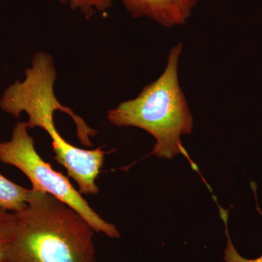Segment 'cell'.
<instances>
[{"instance_id":"cell-11","label":"cell","mask_w":262,"mask_h":262,"mask_svg":"<svg viewBox=\"0 0 262 262\" xmlns=\"http://www.w3.org/2000/svg\"><path fill=\"white\" fill-rule=\"evenodd\" d=\"M1 262H8V261H1Z\"/></svg>"},{"instance_id":"cell-7","label":"cell","mask_w":262,"mask_h":262,"mask_svg":"<svg viewBox=\"0 0 262 262\" xmlns=\"http://www.w3.org/2000/svg\"><path fill=\"white\" fill-rule=\"evenodd\" d=\"M30 189L18 185L0 173V209L17 213L27 205Z\"/></svg>"},{"instance_id":"cell-5","label":"cell","mask_w":262,"mask_h":262,"mask_svg":"<svg viewBox=\"0 0 262 262\" xmlns=\"http://www.w3.org/2000/svg\"><path fill=\"white\" fill-rule=\"evenodd\" d=\"M53 151V159L62 165L68 177L77 183L81 194H98L99 188L96 180L103 168L106 155L102 147L84 149L68 143Z\"/></svg>"},{"instance_id":"cell-10","label":"cell","mask_w":262,"mask_h":262,"mask_svg":"<svg viewBox=\"0 0 262 262\" xmlns=\"http://www.w3.org/2000/svg\"><path fill=\"white\" fill-rule=\"evenodd\" d=\"M14 222V213L0 209V262L5 261L7 246Z\"/></svg>"},{"instance_id":"cell-8","label":"cell","mask_w":262,"mask_h":262,"mask_svg":"<svg viewBox=\"0 0 262 262\" xmlns=\"http://www.w3.org/2000/svg\"><path fill=\"white\" fill-rule=\"evenodd\" d=\"M62 3L70 5L72 9L79 10L86 16L94 14L96 12L103 13L111 8L114 0H60Z\"/></svg>"},{"instance_id":"cell-2","label":"cell","mask_w":262,"mask_h":262,"mask_svg":"<svg viewBox=\"0 0 262 262\" xmlns=\"http://www.w3.org/2000/svg\"><path fill=\"white\" fill-rule=\"evenodd\" d=\"M183 45L170 50L161 75L142 89L137 97L120 103L110 110L107 118L117 127H135L155 139L151 154L172 159L179 154L189 160L182 136L191 134L193 117L179 80V61Z\"/></svg>"},{"instance_id":"cell-3","label":"cell","mask_w":262,"mask_h":262,"mask_svg":"<svg viewBox=\"0 0 262 262\" xmlns=\"http://www.w3.org/2000/svg\"><path fill=\"white\" fill-rule=\"evenodd\" d=\"M56 77L53 57L44 52H38L32 58L30 68L25 71V79L15 81L5 89L0 98V108L15 118L25 113L28 115L29 128L40 127L47 133L52 141L61 137L53 118L55 112L61 111L75 122L81 144L92 146L91 138L96 136L98 131L91 128L82 117L58 101L54 91Z\"/></svg>"},{"instance_id":"cell-4","label":"cell","mask_w":262,"mask_h":262,"mask_svg":"<svg viewBox=\"0 0 262 262\" xmlns=\"http://www.w3.org/2000/svg\"><path fill=\"white\" fill-rule=\"evenodd\" d=\"M29 129L27 122H17L10 140L0 142V161L21 171L30 181L32 189L47 193L78 212L96 232L110 238H119L120 234L116 226L103 220L74 187L68 177L42 159Z\"/></svg>"},{"instance_id":"cell-1","label":"cell","mask_w":262,"mask_h":262,"mask_svg":"<svg viewBox=\"0 0 262 262\" xmlns=\"http://www.w3.org/2000/svg\"><path fill=\"white\" fill-rule=\"evenodd\" d=\"M15 213L8 262H97L96 232L83 217L47 193L34 190Z\"/></svg>"},{"instance_id":"cell-6","label":"cell","mask_w":262,"mask_h":262,"mask_svg":"<svg viewBox=\"0 0 262 262\" xmlns=\"http://www.w3.org/2000/svg\"><path fill=\"white\" fill-rule=\"evenodd\" d=\"M133 18H147L166 28L184 25L198 0H120Z\"/></svg>"},{"instance_id":"cell-9","label":"cell","mask_w":262,"mask_h":262,"mask_svg":"<svg viewBox=\"0 0 262 262\" xmlns=\"http://www.w3.org/2000/svg\"><path fill=\"white\" fill-rule=\"evenodd\" d=\"M218 204V203H217ZM219 208H220V216L223 220L225 226V233L227 235V247L225 250V262H262V256H260L256 259H248L243 257L237 250L235 249L232 241H231L230 237H229L228 232V211L224 209L218 204ZM257 211L262 215V212L259 207L257 205Z\"/></svg>"}]
</instances>
